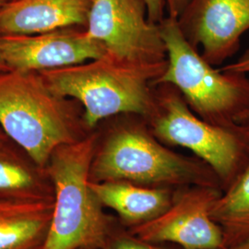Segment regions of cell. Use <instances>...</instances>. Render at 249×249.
<instances>
[{"label": "cell", "instance_id": "6da1fadb", "mask_svg": "<svg viewBox=\"0 0 249 249\" xmlns=\"http://www.w3.org/2000/svg\"><path fill=\"white\" fill-rule=\"evenodd\" d=\"M165 62L142 65L106 55L79 65L41 71L48 88L61 98L75 99L84 109L83 124L92 129L109 117L151 113L155 82Z\"/></svg>", "mask_w": 249, "mask_h": 249}, {"label": "cell", "instance_id": "7a4b0ae2", "mask_svg": "<svg viewBox=\"0 0 249 249\" xmlns=\"http://www.w3.org/2000/svg\"><path fill=\"white\" fill-rule=\"evenodd\" d=\"M97 141V134H89L53 151L46 166L54 191L53 213L41 249H104L113 233V221L89 186Z\"/></svg>", "mask_w": 249, "mask_h": 249}, {"label": "cell", "instance_id": "3957f363", "mask_svg": "<svg viewBox=\"0 0 249 249\" xmlns=\"http://www.w3.org/2000/svg\"><path fill=\"white\" fill-rule=\"evenodd\" d=\"M123 121L97 141L89 181H125L140 186H212L217 178L202 160L171 151L151 133L145 118L123 114Z\"/></svg>", "mask_w": 249, "mask_h": 249}, {"label": "cell", "instance_id": "277c9868", "mask_svg": "<svg viewBox=\"0 0 249 249\" xmlns=\"http://www.w3.org/2000/svg\"><path fill=\"white\" fill-rule=\"evenodd\" d=\"M167 53V67L155 85L175 86L194 114L211 124L234 127L249 118V77L215 70L190 45L167 16L159 24Z\"/></svg>", "mask_w": 249, "mask_h": 249}, {"label": "cell", "instance_id": "5b68a950", "mask_svg": "<svg viewBox=\"0 0 249 249\" xmlns=\"http://www.w3.org/2000/svg\"><path fill=\"white\" fill-rule=\"evenodd\" d=\"M33 72L0 74V126L39 167L58 147L83 139L70 109Z\"/></svg>", "mask_w": 249, "mask_h": 249}, {"label": "cell", "instance_id": "8992f818", "mask_svg": "<svg viewBox=\"0 0 249 249\" xmlns=\"http://www.w3.org/2000/svg\"><path fill=\"white\" fill-rule=\"evenodd\" d=\"M148 126L160 142L186 148L231 184L249 160V138L241 125L211 124L193 113L180 91L168 83L155 85Z\"/></svg>", "mask_w": 249, "mask_h": 249}, {"label": "cell", "instance_id": "52a82bcc", "mask_svg": "<svg viewBox=\"0 0 249 249\" xmlns=\"http://www.w3.org/2000/svg\"><path fill=\"white\" fill-rule=\"evenodd\" d=\"M86 32L117 59L142 65L167 60L160 26L148 18L143 0H91Z\"/></svg>", "mask_w": 249, "mask_h": 249}, {"label": "cell", "instance_id": "ba28073f", "mask_svg": "<svg viewBox=\"0 0 249 249\" xmlns=\"http://www.w3.org/2000/svg\"><path fill=\"white\" fill-rule=\"evenodd\" d=\"M219 196L213 186L196 185L182 192L164 213L135 226L133 234L149 244L170 242L185 249H223V230L211 215Z\"/></svg>", "mask_w": 249, "mask_h": 249}, {"label": "cell", "instance_id": "9c48e42d", "mask_svg": "<svg viewBox=\"0 0 249 249\" xmlns=\"http://www.w3.org/2000/svg\"><path fill=\"white\" fill-rule=\"evenodd\" d=\"M178 23L205 61L221 65L237 53L249 30V0H189Z\"/></svg>", "mask_w": 249, "mask_h": 249}, {"label": "cell", "instance_id": "30bf717a", "mask_svg": "<svg viewBox=\"0 0 249 249\" xmlns=\"http://www.w3.org/2000/svg\"><path fill=\"white\" fill-rule=\"evenodd\" d=\"M0 51L9 70L27 72L75 66L107 53L105 45L86 31L63 29L38 35L1 36Z\"/></svg>", "mask_w": 249, "mask_h": 249}, {"label": "cell", "instance_id": "8fae6325", "mask_svg": "<svg viewBox=\"0 0 249 249\" xmlns=\"http://www.w3.org/2000/svg\"><path fill=\"white\" fill-rule=\"evenodd\" d=\"M91 0H13L0 9V33L38 35L87 26Z\"/></svg>", "mask_w": 249, "mask_h": 249}, {"label": "cell", "instance_id": "7c38bea8", "mask_svg": "<svg viewBox=\"0 0 249 249\" xmlns=\"http://www.w3.org/2000/svg\"><path fill=\"white\" fill-rule=\"evenodd\" d=\"M53 199L0 196V249H41L53 213Z\"/></svg>", "mask_w": 249, "mask_h": 249}, {"label": "cell", "instance_id": "4fadbf2b", "mask_svg": "<svg viewBox=\"0 0 249 249\" xmlns=\"http://www.w3.org/2000/svg\"><path fill=\"white\" fill-rule=\"evenodd\" d=\"M89 186L104 207L112 209L129 225H140L164 213L171 204L164 188L146 187L125 181H107Z\"/></svg>", "mask_w": 249, "mask_h": 249}, {"label": "cell", "instance_id": "5bb4252c", "mask_svg": "<svg viewBox=\"0 0 249 249\" xmlns=\"http://www.w3.org/2000/svg\"><path fill=\"white\" fill-rule=\"evenodd\" d=\"M6 146V145H5ZM0 148V196L16 199H53V186L46 168L34 166Z\"/></svg>", "mask_w": 249, "mask_h": 249}, {"label": "cell", "instance_id": "9a60e30c", "mask_svg": "<svg viewBox=\"0 0 249 249\" xmlns=\"http://www.w3.org/2000/svg\"><path fill=\"white\" fill-rule=\"evenodd\" d=\"M212 218L223 230L224 249L249 239V160L214 202Z\"/></svg>", "mask_w": 249, "mask_h": 249}, {"label": "cell", "instance_id": "2e32d148", "mask_svg": "<svg viewBox=\"0 0 249 249\" xmlns=\"http://www.w3.org/2000/svg\"><path fill=\"white\" fill-rule=\"evenodd\" d=\"M104 249H160L151 244L139 240L132 239L130 236L118 235L113 231L107 240V245Z\"/></svg>", "mask_w": 249, "mask_h": 249}, {"label": "cell", "instance_id": "e0dca14e", "mask_svg": "<svg viewBox=\"0 0 249 249\" xmlns=\"http://www.w3.org/2000/svg\"><path fill=\"white\" fill-rule=\"evenodd\" d=\"M146 8L148 18L152 23L160 24L165 18L164 13L166 9L165 0H143Z\"/></svg>", "mask_w": 249, "mask_h": 249}, {"label": "cell", "instance_id": "ac0fdd59", "mask_svg": "<svg viewBox=\"0 0 249 249\" xmlns=\"http://www.w3.org/2000/svg\"><path fill=\"white\" fill-rule=\"evenodd\" d=\"M221 71L238 73L249 76V48L242 54L236 62L227 64L220 69Z\"/></svg>", "mask_w": 249, "mask_h": 249}, {"label": "cell", "instance_id": "d6986e66", "mask_svg": "<svg viewBox=\"0 0 249 249\" xmlns=\"http://www.w3.org/2000/svg\"><path fill=\"white\" fill-rule=\"evenodd\" d=\"M189 0H165L168 15L178 18L186 8Z\"/></svg>", "mask_w": 249, "mask_h": 249}, {"label": "cell", "instance_id": "ffe728a7", "mask_svg": "<svg viewBox=\"0 0 249 249\" xmlns=\"http://www.w3.org/2000/svg\"><path fill=\"white\" fill-rule=\"evenodd\" d=\"M223 249H249V240L244 241L242 243H239L237 245L231 246L229 248H225Z\"/></svg>", "mask_w": 249, "mask_h": 249}, {"label": "cell", "instance_id": "44dd1931", "mask_svg": "<svg viewBox=\"0 0 249 249\" xmlns=\"http://www.w3.org/2000/svg\"><path fill=\"white\" fill-rule=\"evenodd\" d=\"M241 126H242L243 131H244V132L246 133V135L249 138V118L246 122H244L243 124H241Z\"/></svg>", "mask_w": 249, "mask_h": 249}, {"label": "cell", "instance_id": "7402d4cb", "mask_svg": "<svg viewBox=\"0 0 249 249\" xmlns=\"http://www.w3.org/2000/svg\"><path fill=\"white\" fill-rule=\"evenodd\" d=\"M6 70L9 71L8 66L6 65V63H5L4 59H3L2 53H1V51H0V71H6Z\"/></svg>", "mask_w": 249, "mask_h": 249}, {"label": "cell", "instance_id": "603a6c76", "mask_svg": "<svg viewBox=\"0 0 249 249\" xmlns=\"http://www.w3.org/2000/svg\"><path fill=\"white\" fill-rule=\"evenodd\" d=\"M6 137H7L6 134L2 133L0 131V148L6 145Z\"/></svg>", "mask_w": 249, "mask_h": 249}, {"label": "cell", "instance_id": "cb8c5ba5", "mask_svg": "<svg viewBox=\"0 0 249 249\" xmlns=\"http://www.w3.org/2000/svg\"><path fill=\"white\" fill-rule=\"evenodd\" d=\"M2 1H3V0H0V4H1V3H2Z\"/></svg>", "mask_w": 249, "mask_h": 249}, {"label": "cell", "instance_id": "d4e9b609", "mask_svg": "<svg viewBox=\"0 0 249 249\" xmlns=\"http://www.w3.org/2000/svg\"></svg>", "mask_w": 249, "mask_h": 249}]
</instances>
